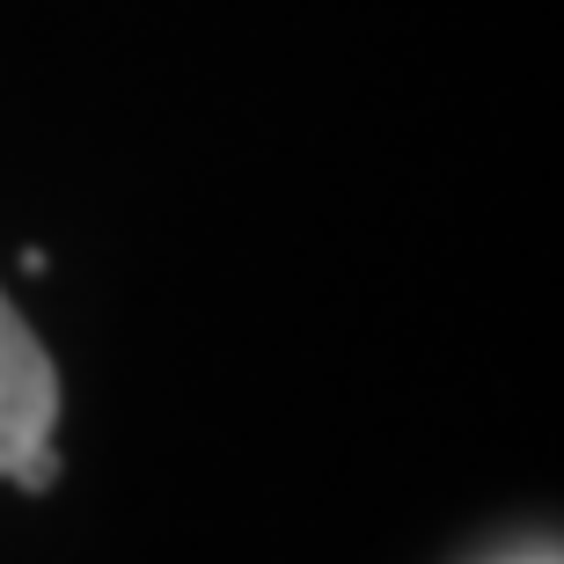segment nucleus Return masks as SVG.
Instances as JSON below:
<instances>
[{
  "mask_svg": "<svg viewBox=\"0 0 564 564\" xmlns=\"http://www.w3.org/2000/svg\"><path fill=\"white\" fill-rule=\"evenodd\" d=\"M52 425H59V367L0 293V477H15V462L37 455Z\"/></svg>",
  "mask_w": 564,
  "mask_h": 564,
  "instance_id": "1",
  "label": "nucleus"
},
{
  "mask_svg": "<svg viewBox=\"0 0 564 564\" xmlns=\"http://www.w3.org/2000/svg\"><path fill=\"white\" fill-rule=\"evenodd\" d=\"M8 484H22V491H52V484H59V440H44L37 455H22Z\"/></svg>",
  "mask_w": 564,
  "mask_h": 564,
  "instance_id": "2",
  "label": "nucleus"
}]
</instances>
